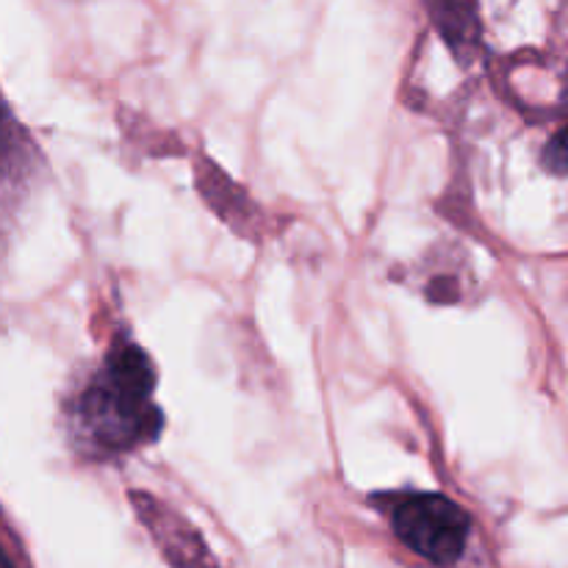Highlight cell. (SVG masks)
Here are the masks:
<instances>
[{
  "label": "cell",
  "mask_w": 568,
  "mask_h": 568,
  "mask_svg": "<svg viewBox=\"0 0 568 568\" xmlns=\"http://www.w3.org/2000/svg\"><path fill=\"white\" fill-rule=\"evenodd\" d=\"M430 6L447 33H466L475 28V0H430Z\"/></svg>",
  "instance_id": "obj_3"
},
{
  "label": "cell",
  "mask_w": 568,
  "mask_h": 568,
  "mask_svg": "<svg viewBox=\"0 0 568 568\" xmlns=\"http://www.w3.org/2000/svg\"><path fill=\"white\" fill-rule=\"evenodd\" d=\"M153 392V361L120 333L98 369L67 403V430L78 453L83 458L111 460L153 444L164 430Z\"/></svg>",
  "instance_id": "obj_1"
},
{
  "label": "cell",
  "mask_w": 568,
  "mask_h": 568,
  "mask_svg": "<svg viewBox=\"0 0 568 568\" xmlns=\"http://www.w3.org/2000/svg\"><path fill=\"white\" fill-rule=\"evenodd\" d=\"M375 505L388 516L394 536L419 558L438 566H453L464 558L471 519L449 497L425 491L381 494Z\"/></svg>",
  "instance_id": "obj_2"
}]
</instances>
